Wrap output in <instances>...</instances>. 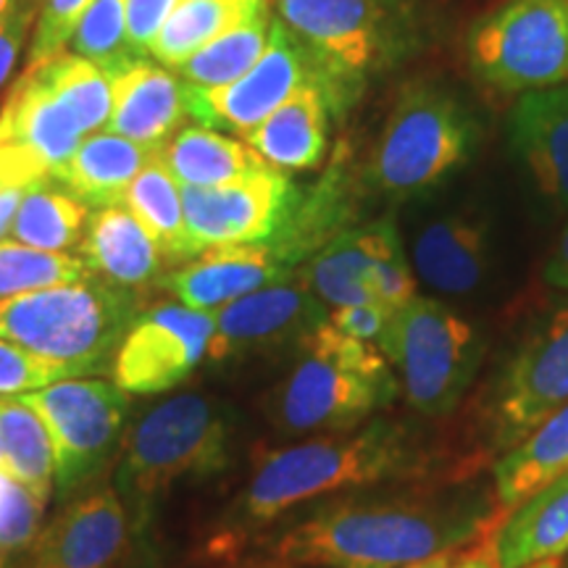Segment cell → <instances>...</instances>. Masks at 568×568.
<instances>
[{
	"mask_svg": "<svg viewBox=\"0 0 568 568\" xmlns=\"http://www.w3.org/2000/svg\"><path fill=\"white\" fill-rule=\"evenodd\" d=\"M400 237L393 216L376 219L372 224L353 226L322 247L308 264L297 268L305 284L324 305L376 303L372 276L389 253L400 251Z\"/></svg>",
	"mask_w": 568,
	"mask_h": 568,
	"instance_id": "obj_19",
	"label": "cell"
},
{
	"mask_svg": "<svg viewBox=\"0 0 568 568\" xmlns=\"http://www.w3.org/2000/svg\"><path fill=\"white\" fill-rule=\"evenodd\" d=\"M180 0H126V40L138 55L151 53L161 27L172 17Z\"/></svg>",
	"mask_w": 568,
	"mask_h": 568,
	"instance_id": "obj_42",
	"label": "cell"
},
{
	"mask_svg": "<svg viewBox=\"0 0 568 568\" xmlns=\"http://www.w3.org/2000/svg\"><path fill=\"white\" fill-rule=\"evenodd\" d=\"M280 568H284V566H280Z\"/></svg>",
	"mask_w": 568,
	"mask_h": 568,
	"instance_id": "obj_50",
	"label": "cell"
},
{
	"mask_svg": "<svg viewBox=\"0 0 568 568\" xmlns=\"http://www.w3.org/2000/svg\"><path fill=\"white\" fill-rule=\"evenodd\" d=\"M90 276V266L77 255L40 251L17 240L0 243V301L55 284L82 282Z\"/></svg>",
	"mask_w": 568,
	"mask_h": 568,
	"instance_id": "obj_35",
	"label": "cell"
},
{
	"mask_svg": "<svg viewBox=\"0 0 568 568\" xmlns=\"http://www.w3.org/2000/svg\"><path fill=\"white\" fill-rule=\"evenodd\" d=\"M159 151L113 132L84 138L69 159L53 169L51 176L67 193L90 209L122 205L126 190Z\"/></svg>",
	"mask_w": 568,
	"mask_h": 568,
	"instance_id": "obj_24",
	"label": "cell"
},
{
	"mask_svg": "<svg viewBox=\"0 0 568 568\" xmlns=\"http://www.w3.org/2000/svg\"><path fill=\"white\" fill-rule=\"evenodd\" d=\"M0 453L13 477L51 503L55 489L51 437L38 414L19 397L0 395Z\"/></svg>",
	"mask_w": 568,
	"mask_h": 568,
	"instance_id": "obj_32",
	"label": "cell"
},
{
	"mask_svg": "<svg viewBox=\"0 0 568 568\" xmlns=\"http://www.w3.org/2000/svg\"><path fill=\"white\" fill-rule=\"evenodd\" d=\"M27 190L30 187H19V184H3L0 187V243H3L6 234H11L13 216H17V209Z\"/></svg>",
	"mask_w": 568,
	"mask_h": 568,
	"instance_id": "obj_45",
	"label": "cell"
},
{
	"mask_svg": "<svg viewBox=\"0 0 568 568\" xmlns=\"http://www.w3.org/2000/svg\"><path fill=\"white\" fill-rule=\"evenodd\" d=\"M406 568H500L495 560V550H493V539L487 542L485 539L477 545H471V550L456 548L439 552V556H432L426 560H418V564H410Z\"/></svg>",
	"mask_w": 568,
	"mask_h": 568,
	"instance_id": "obj_43",
	"label": "cell"
},
{
	"mask_svg": "<svg viewBox=\"0 0 568 568\" xmlns=\"http://www.w3.org/2000/svg\"><path fill=\"white\" fill-rule=\"evenodd\" d=\"M493 550L500 568H527L568 552V468L506 510Z\"/></svg>",
	"mask_w": 568,
	"mask_h": 568,
	"instance_id": "obj_25",
	"label": "cell"
},
{
	"mask_svg": "<svg viewBox=\"0 0 568 568\" xmlns=\"http://www.w3.org/2000/svg\"><path fill=\"white\" fill-rule=\"evenodd\" d=\"M361 211H364V182L355 174L347 153L339 151L314 187L305 193L297 190L287 216L266 243H272L282 264L295 274L332 240L358 226Z\"/></svg>",
	"mask_w": 568,
	"mask_h": 568,
	"instance_id": "obj_17",
	"label": "cell"
},
{
	"mask_svg": "<svg viewBox=\"0 0 568 568\" xmlns=\"http://www.w3.org/2000/svg\"><path fill=\"white\" fill-rule=\"evenodd\" d=\"M568 403V308L524 343L489 403V435L510 450Z\"/></svg>",
	"mask_w": 568,
	"mask_h": 568,
	"instance_id": "obj_12",
	"label": "cell"
},
{
	"mask_svg": "<svg viewBox=\"0 0 568 568\" xmlns=\"http://www.w3.org/2000/svg\"><path fill=\"white\" fill-rule=\"evenodd\" d=\"M159 159L180 187H216L268 166L243 140L226 138L205 126H187L176 132L161 148Z\"/></svg>",
	"mask_w": 568,
	"mask_h": 568,
	"instance_id": "obj_27",
	"label": "cell"
},
{
	"mask_svg": "<svg viewBox=\"0 0 568 568\" xmlns=\"http://www.w3.org/2000/svg\"><path fill=\"white\" fill-rule=\"evenodd\" d=\"M187 116V84L166 67L140 59L113 80V109L105 130L161 151Z\"/></svg>",
	"mask_w": 568,
	"mask_h": 568,
	"instance_id": "obj_20",
	"label": "cell"
},
{
	"mask_svg": "<svg viewBox=\"0 0 568 568\" xmlns=\"http://www.w3.org/2000/svg\"><path fill=\"white\" fill-rule=\"evenodd\" d=\"M266 9L268 0H180L151 45V55L161 67L180 69L211 40Z\"/></svg>",
	"mask_w": 568,
	"mask_h": 568,
	"instance_id": "obj_29",
	"label": "cell"
},
{
	"mask_svg": "<svg viewBox=\"0 0 568 568\" xmlns=\"http://www.w3.org/2000/svg\"><path fill=\"white\" fill-rule=\"evenodd\" d=\"M477 471L479 464L450 460L414 424L374 416L355 429L326 432L268 453L216 524L205 552L237 558L284 514L343 489Z\"/></svg>",
	"mask_w": 568,
	"mask_h": 568,
	"instance_id": "obj_2",
	"label": "cell"
},
{
	"mask_svg": "<svg viewBox=\"0 0 568 568\" xmlns=\"http://www.w3.org/2000/svg\"><path fill=\"white\" fill-rule=\"evenodd\" d=\"M326 305L295 272L290 280L268 284L213 311V337L205 358L224 364L290 343L303 345L305 337L326 322Z\"/></svg>",
	"mask_w": 568,
	"mask_h": 568,
	"instance_id": "obj_16",
	"label": "cell"
},
{
	"mask_svg": "<svg viewBox=\"0 0 568 568\" xmlns=\"http://www.w3.org/2000/svg\"><path fill=\"white\" fill-rule=\"evenodd\" d=\"M38 74L74 119L88 132H98L109 124L113 109V80L116 77L98 63L74 53H55L38 63Z\"/></svg>",
	"mask_w": 568,
	"mask_h": 568,
	"instance_id": "obj_34",
	"label": "cell"
},
{
	"mask_svg": "<svg viewBox=\"0 0 568 568\" xmlns=\"http://www.w3.org/2000/svg\"><path fill=\"white\" fill-rule=\"evenodd\" d=\"M80 253L92 274L138 297L159 287L166 266L161 247L124 205L90 213Z\"/></svg>",
	"mask_w": 568,
	"mask_h": 568,
	"instance_id": "obj_21",
	"label": "cell"
},
{
	"mask_svg": "<svg viewBox=\"0 0 568 568\" xmlns=\"http://www.w3.org/2000/svg\"><path fill=\"white\" fill-rule=\"evenodd\" d=\"M290 276L293 272L282 264L272 243L264 240V243L209 247L163 274L159 287L187 308L213 314L237 297L290 280Z\"/></svg>",
	"mask_w": 568,
	"mask_h": 568,
	"instance_id": "obj_18",
	"label": "cell"
},
{
	"mask_svg": "<svg viewBox=\"0 0 568 568\" xmlns=\"http://www.w3.org/2000/svg\"><path fill=\"white\" fill-rule=\"evenodd\" d=\"M122 205L145 226V232L161 247L166 264L180 266L184 261L195 258L187 237V224H184L182 187L166 172L159 153L134 176Z\"/></svg>",
	"mask_w": 568,
	"mask_h": 568,
	"instance_id": "obj_30",
	"label": "cell"
},
{
	"mask_svg": "<svg viewBox=\"0 0 568 568\" xmlns=\"http://www.w3.org/2000/svg\"><path fill=\"white\" fill-rule=\"evenodd\" d=\"M308 80H316L311 61L282 21L274 19L266 51L240 80L222 88L187 84V113L205 130L245 134Z\"/></svg>",
	"mask_w": 568,
	"mask_h": 568,
	"instance_id": "obj_15",
	"label": "cell"
},
{
	"mask_svg": "<svg viewBox=\"0 0 568 568\" xmlns=\"http://www.w3.org/2000/svg\"><path fill=\"white\" fill-rule=\"evenodd\" d=\"M274 6L335 113L358 98L368 77L416 45V21L400 0H274Z\"/></svg>",
	"mask_w": 568,
	"mask_h": 568,
	"instance_id": "obj_5",
	"label": "cell"
},
{
	"mask_svg": "<svg viewBox=\"0 0 568 568\" xmlns=\"http://www.w3.org/2000/svg\"><path fill=\"white\" fill-rule=\"evenodd\" d=\"M474 124L453 95L435 84H410L397 98L366 182L376 193L406 201L429 193L468 159Z\"/></svg>",
	"mask_w": 568,
	"mask_h": 568,
	"instance_id": "obj_8",
	"label": "cell"
},
{
	"mask_svg": "<svg viewBox=\"0 0 568 568\" xmlns=\"http://www.w3.org/2000/svg\"><path fill=\"white\" fill-rule=\"evenodd\" d=\"M395 308L385 303H361V305H339L326 314V322L343 332L345 337L364 339V343L379 345L385 337L389 322H393Z\"/></svg>",
	"mask_w": 568,
	"mask_h": 568,
	"instance_id": "obj_41",
	"label": "cell"
},
{
	"mask_svg": "<svg viewBox=\"0 0 568 568\" xmlns=\"http://www.w3.org/2000/svg\"><path fill=\"white\" fill-rule=\"evenodd\" d=\"M274 17L272 11H261L234 30L224 32L222 38L211 40L195 55L176 69L184 84L190 88H222L253 69V63L266 51L268 34H272Z\"/></svg>",
	"mask_w": 568,
	"mask_h": 568,
	"instance_id": "obj_33",
	"label": "cell"
},
{
	"mask_svg": "<svg viewBox=\"0 0 568 568\" xmlns=\"http://www.w3.org/2000/svg\"><path fill=\"white\" fill-rule=\"evenodd\" d=\"M237 422L216 397L182 393L155 403L126 429L113 489L130 514L134 537L151 510L182 481H203L232 466Z\"/></svg>",
	"mask_w": 568,
	"mask_h": 568,
	"instance_id": "obj_3",
	"label": "cell"
},
{
	"mask_svg": "<svg viewBox=\"0 0 568 568\" xmlns=\"http://www.w3.org/2000/svg\"><path fill=\"white\" fill-rule=\"evenodd\" d=\"M0 568H13V556H6V552H0Z\"/></svg>",
	"mask_w": 568,
	"mask_h": 568,
	"instance_id": "obj_47",
	"label": "cell"
},
{
	"mask_svg": "<svg viewBox=\"0 0 568 568\" xmlns=\"http://www.w3.org/2000/svg\"><path fill=\"white\" fill-rule=\"evenodd\" d=\"M42 0H13L11 9L0 17V88L11 80L19 67V55L38 24Z\"/></svg>",
	"mask_w": 568,
	"mask_h": 568,
	"instance_id": "obj_40",
	"label": "cell"
},
{
	"mask_svg": "<svg viewBox=\"0 0 568 568\" xmlns=\"http://www.w3.org/2000/svg\"><path fill=\"white\" fill-rule=\"evenodd\" d=\"M506 510L477 474L385 481L318 503L272 542L284 568H406L495 535Z\"/></svg>",
	"mask_w": 568,
	"mask_h": 568,
	"instance_id": "obj_1",
	"label": "cell"
},
{
	"mask_svg": "<svg viewBox=\"0 0 568 568\" xmlns=\"http://www.w3.org/2000/svg\"><path fill=\"white\" fill-rule=\"evenodd\" d=\"M48 500L34 495L9 468L0 466V552L19 556L42 529Z\"/></svg>",
	"mask_w": 568,
	"mask_h": 568,
	"instance_id": "obj_37",
	"label": "cell"
},
{
	"mask_svg": "<svg viewBox=\"0 0 568 568\" xmlns=\"http://www.w3.org/2000/svg\"><path fill=\"white\" fill-rule=\"evenodd\" d=\"M0 466H3V468H6V464H3V453H0Z\"/></svg>",
	"mask_w": 568,
	"mask_h": 568,
	"instance_id": "obj_49",
	"label": "cell"
},
{
	"mask_svg": "<svg viewBox=\"0 0 568 568\" xmlns=\"http://www.w3.org/2000/svg\"><path fill=\"white\" fill-rule=\"evenodd\" d=\"M487 230L477 219L445 216L426 224L414 243V266L432 290L468 295L487 274Z\"/></svg>",
	"mask_w": 568,
	"mask_h": 568,
	"instance_id": "obj_26",
	"label": "cell"
},
{
	"mask_svg": "<svg viewBox=\"0 0 568 568\" xmlns=\"http://www.w3.org/2000/svg\"><path fill=\"white\" fill-rule=\"evenodd\" d=\"M69 45L71 53L98 63L113 77L145 59L134 53L126 40V0H92Z\"/></svg>",
	"mask_w": 568,
	"mask_h": 568,
	"instance_id": "obj_36",
	"label": "cell"
},
{
	"mask_svg": "<svg viewBox=\"0 0 568 568\" xmlns=\"http://www.w3.org/2000/svg\"><path fill=\"white\" fill-rule=\"evenodd\" d=\"M295 195V184L274 166L216 187H182L184 224L193 253L264 243L280 230Z\"/></svg>",
	"mask_w": 568,
	"mask_h": 568,
	"instance_id": "obj_13",
	"label": "cell"
},
{
	"mask_svg": "<svg viewBox=\"0 0 568 568\" xmlns=\"http://www.w3.org/2000/svg\"><path fill=\"white\" fill-rule=\"evenodd\" d=\"M527 568H560V564H558V558H550V560H539V564L527 566Z\"/></svg>",
	"mask_w": 568,
	"mask_h": 568,
	"instance_id": "obj_46",
	"label": "cell"
},
{
	"mask_svg": "<svg viewBox=\"0 0 568 568\" xmlns=\"http://www.w3.org/2000/svg\"><path fill=\"white\" fill-rule=\"evenodd\" d=\"M140 297L101 276L0 301V339L24 347L77 379L111 372L113 355L140 314Z\"/></svg>",
	"mask_w": 568,
	"mask_h": 568,
	"instance_id": "obj_6",
	"label": "cell"
},
{
	"mask_svg": "<svg viewBox=\"0 0 568 568\" xmlns=\"http://www.w3.org/2000/svg\"><path fill=\"white\" fill-rule=\"evenodd\" d=\"M134 529L113 485L90 487L61 503L32 545L13 556V568H119Z\"/></svg>",
	"mask_w": 568,
	"mask_h": 568,
	"instance_id": "obj_14",
	"label": "cell"
},
{
	"mask_svg": "<svg viewBox=\"0 0 568 568\" xmlns=\"http://www.w3.org/2000/svg\"><path fill=\"white\" fill-rule=\"evenodd\" d=\"M11 3H13V0H0V17H3V13L11 9Z\"/></svg>",
	"mask_w": 568,
	"mask_h": 568,
	"instance_id": "obj_48",
	"label": "cell"
},
{
	"mask_svg": "<svg viewBox=\"0 0 568 568\" xmlns=\"http://www.w3.org/2000/svg\"><path fill=\"white\" fill-rule=\"evenodd\" d=\"M545 276L550 284H556L560 290H568V224L560 232L556 251H552L548 266H545Z\"/></svg>",
	"mask_w": 568,
	"mask_h": 568,
	"instance_id": "obj_44",
	"label": "cell"
},
{
	"mask_svg": "<svg viewBox=\"0 0 568 568\" xmlns=\"http://www.w3.org/2000/svg\"><path fill=\"white\" fill-rule=\"evenodd\" d=\"M17 397L38 414L51 437L59 503L90 489L119 458L132 403L116 382L82 376Z\"/></svg>",
	"mask_w": 568,
	"mask_h": 568,
	"instance_id": "obj_9",
	"label": "cell"
},
{
	"mask_svg": "<svg viewBox=\"0 0 568 568\" xmlns=\"http://www.w3.org/2000/svg\"><path fill=\"white\" fill-rule=\"evenodd\" d=\"M213 314L182 303L142 308L116 347L111 376L130 395H161L187 382L209 355Z\"/></svg>",
	"mask_w": 568,
	"mask_h": 568,
	"instance_id": "obj_11",
	"label": "cell"
},
{
	"mask_svg": "<svg viewBox=\"0 0 568 568\" xmlns=\"http://www.w3.org/2000/svg\"><path fill=\"white\" fill-rule=\"evenodd\" d=\"M90 3L92 0H42L32 34L30 69L61 53L63 45H69L71 34L80 24L82 13L90 9Z\"/></svg>",
	"mask_w": 568,
	"mask_h": 568,
	"instance_id": "obj_39",
	"label": "cell"
},
{
	"mask_svg": "<svg viewBox=\"0 0 568 568\" xmlns=\"http://www.w3.org/2000/svg\"><path fill=\"white\" fill-rule=\"evenodd\" d=\"M88 219V205L67 193L53 176H45L30 184L21 197L11 237L40 251L67 253L71 247H80Z\"/></svg>",
	"mask_w": 568,
	"mask_h": 568,
	"instance_id": "obj_31",
	"label": "cell"
},
{
	"mask_svg": "<svg viewBox=\"0 0 568 568\" xmlns=\"http://www.w3.org/2000/svg\"><path fill=\"white\" fill-rule=\"evenodd\" d=\"M301 347L297 364L266 397L268 422L282 435L355 429L400 395L379 347L345 337L329 322L318 324Z\"/></svg>",
	"mask_w": 568,
	"mask_h": 568,
	"instance_id": "obj_4",
	"label": "cell"
},
{
	"mask_svg": "<svg viewBox=\"0 0 568 568\" xmlns=\"http://www.w3.org/2000/svg\"><path fill=\"white\" fill-rule=\"evenodd\" d=\"M329 113L332 105L322 84L308 80L258 126L240 134V140L276 172H305L324 159Z\"/></svg>",
	"mask_w": 568,
	"mask_h": 568,
	"instance_id": "obj_22",
	"label": "cell"
},
{
	"mask_svg": "<svg viewBox=\"0 0 568 568\" xmlns=\"http://www.w3.org/2000/svg\"><path fill=\"white\" fill-rule=\"evenodd\" d=\"M468 59L497 90L560 88L568 82V0H510L474 27Z\"/></svg>",
	"mask_w": 568,
	"mask_h": 568,
	"instance_id": "obj_10",
	"label": "cell"
},
{
	"mask_svg": "<svg viewBox=\"0 0 568 568\" xmlns=\"http://www.w3.org/2000/svg\"><path fill=\"white\" fill-rule=\"evenodd\" d=\"M61 379H77V376L69 368L27 353L9 339H0V395H24Z\"/></svg>",
	"mask_w": 568,
	"mask_h": 568,
	"instance_id": "obj_38",
	"label": "cell"
},
{
	"mask_svg": "<svg viewBox=\"0 0 568 568\" xmlns=\"http://www.w3.org/2000/svg\"><path fill=\"white\" fill-rule=\"evenodd\" d=\"M568 468V403L537 426L527 439L506 450L493 468V485L503 510L516 508L531 493Z\"/></svg>",
	"mask_w": 568,
	"mask_h": 568,
	"instance_id": "obj_28",
	"label": "cell"
},
{
	"mask_svg": "<svg viewBox=\"0 0 568 568\" xmlns=\"http://www.w3.org/2000/svg\"><path fill=\"white\" fill-rule=\"evenodd\" d=\"M510 134L539 190L568 211V84L527 92L510 116Z\"/></svg>",
	"mask_w": 568,
	"mask_h": 568,
	"instance_id": "obj_23",
	"label": "cell"
},
{
	"mask_svg": "<svg viewBox=\"0 0 568 568\" xmlns=\"http://www.w3.org/2000/svg\"><path fill=\"white\" fill-rule=\"evenodd\" d=\"M389 361L406 403L422 416H447L464 400L481 361L474 326L432 297H410L395 311L376 345Z\"/></svg>",
	"mask_w": 568,
	"mask_h": 568,
	"instance_id": "obj_7",
	"label": "cell"
}]
</instances>
